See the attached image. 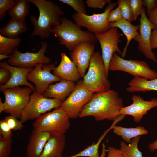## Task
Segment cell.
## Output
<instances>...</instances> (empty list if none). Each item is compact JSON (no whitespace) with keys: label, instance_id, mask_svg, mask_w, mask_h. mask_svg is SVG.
Returning <instances> with one entry per match:
<instances>
[{"label":"cell","instance_id":"obj_37","mask_svg":"<svg viewBox=\"0 0 157 157\" xmlns=\"http://www.w3.org/2000/svg\"><path fill=\"white\" fill-rule=\"evenodd\" d=\"M123 18L120 7L118 5L116 9L110 11L108 17V21L109 23H113L118 22Z\"/></svg>","mask_w":157,"mask_h":157},{"label":"cell","instance_id":"obj_8","mask_svg":"<svg viewBox=\"0 0 157 157\" xmlns=\"http://www.w3.org/2000/svg\"><path fill=\"white\" fill-rule=\"evenodd\" d=\"M117 4V3L108 4L104 12L92 15L75 13L72 15L74 23L81 27L86 28L94 34L101 33L109 29L108 17L110 11Z\"/></svg>","mask_w":157,"mask_h":157},{"label":"cell","instance_id":"obj_31","mask_svg":"<svg viewBox=\"0 0 157 157\" xmlns=\"http://www.w3.org/2000/svg\"><path fill=\"white\" fill-rule=\"evenodd\" d=\"M12 137H0V157H8L12 151Z\"/></svg>","mask_w":157,"mask_h":157},{"label":"cell","instance_id":"obj_44","mask_svg":"<svg viewBox=\"0 0 157 157\" xmlns=\"http://www.w3.org/2000/svg\"><path fill=\"white\" fill-rule=\"evenodd\" d=\"M148 147L151 152H153L157 150V138L155 141L150 144Z\"/></svg>","mask_w":157,"mask_h":157},{"label":"cell","instance_id":"obj_40","mask_svg":"<svg viewBox=\"0 0 157 157\" xmlns=\"http://www.w3.org/2000/svg\"><path fill=\"white\" fill-rule=\"evenodd\" d=\"M107 151V155L105 157H127L120 149H117L112 147L109 146Z\"/></svg>","mask_w":157,"mask_h":157},{"label":"cell","instance_id":"obj_22","mask_svg":"<svg viewBox=\"0 0 157 157\" xmlns=\"http://www.w3.org/2000/svg\"><path fill=\"white\" fill-rule=\"evenodd\" d=\"M109 26L110 28L113 27L119 28L126 37V43L121 54L122 57L124 58L131 41L132 39L134 40L139 34L138 31L139 28V25H133L131 22L123 18L117 22L109 23Z\"/></svg>","mask_w":157,"mask_h":157},{"label":"cell","instance_id":"obj_16","mask_svg":"<svg viewBox=\"0 0 157 157\" xmlns=\"http://www.w3.org/2000/svg\"><path fill=\"white\" fill-rule=\"evenodd\" d=\"M95 44L88 42L79 44L70 53L72 60L78 68L81 78L85 75L92 56L94 52Z\"/></svg>","mask_w":157,"mask_h":157},{"label":"cell","instance_id":"obj_18","mask_svg":"<svg viewBox=\"0 0 157 157\" xmlns=\"http://www.w3.org/2000/svg\"><path fill=\"white\" fill-rule=\"evenodd\" d=\"M60 56V63L54 69L53 74L62 79L78 81L81 77L77 67L65 52H61Z\"/></svg>","mask_w":157,"mask_h":157},{"label":"cell","instance_id":"obj_11","mask_svg":"<svg viewBox=\"0 0 157 157\" xmlns=\"http://www.w3.org/2000/svg\"><path fill=\"white\" fill-rule=\"evenodd\" d=\"M94 35L101 47V56L108 77L109 63L113 54L117 52L121 55L122 52L118 44L121 42L120 38L123 34L119 32L117 28L113 27L104 33Z\"/></svg>","mask_w":157,"mask_h":157},{"label":"cell","instance_id":"obj_19","mask_svg":"<svg viewBox=\"0 0 157 157\" xmlns=\"http://www.w3.org/2000/svg\"><path fill=\"white\" fill-rule=\"evenodd\" d=\"M51 135L33 129L26 147L27 157H40Z\"/></svg>","mask_w":157,"mask_h":157},{"label":"cell","instance_id":"obj_36","mask_svg":"<svg viewBox=\"0 0 157 157\" xmlns=\"http://www.w3.org/2000/svg\"><path fill=\"white\" fill-rule=\"evenodd\" d=\"M111 3L110 0H87L85 3L89 8L94 9H102L106 3Z\"/></svg>","mask_w":157,"mask_h":157},{"label":"cell","instance_id":"obj_30","mask_svg":"<svg viewBox=\"0 0 157 157\" xmlns=\"http://www.w3.org/2000/svg\"><path fill=\"white\" fill-rule=\"evenodd\" d=\"M117 3L120 7L123 18L131 22L133 21V15L130 0H118Z\"/></svg>","mask_w":157,"mask_h":157},{"label":"cell","instance_id":"obj_6","mask_svg":"<svg viewBox=\"0 0 157 157\" xmlns=\"http://www.w3.org/2000/svg\"><path fill=\"white\" fill-rule=\"evenodd\" d=\"M109 70L125 72L134 77L148 79L157 78V72L151 69L145 61L124 59L116 53L113 54L109 65Z\"/></svg>","mask_w":157,"mask_h":157},{"label":"cell","instance_id":"obj_2","mask_svg":"<svg viewBox=\"0 0 157 157\" xmlns=\"http://www.w3.org/2000/svg\"><path fill=\"white\" fill-rule=\"evenodd\" d=\"M38 8L39 15L37 19L32 16L30 20L34 26L31 37L38 36L42 39L50 37L51 31L54 26L61 23V17L64 12L57 4L52 1L46 0H28Z\"/></svg>","mask_w":157,"mask_h":157},{"label":"cell","instance_id":"obj_39","mask_svg":"<svg viewBox=\"0 0 157 157\" xmlns=\"http://www.w3.org/2000/svg\"><path fill=\"white\" fill-rule=\"evenodd\" d=\"M11 76V73L8 69L3 67L0 68V84L4 85L10 80Z\"/></svg>","mask_w":157,"mask_h":157},{"label":"cell","instance_id":"obj_26","mask_svg":"<svg viewBox=\"0 0 157 157\" xmlns=\"http://www.w3.org/2000/svg\"><path fill=\"white\" fill-rule=\"evenodd\" d=\"M117 123V121H113L110 127L104 132L96 143L92 144L76 154L69 156H63V157H100V156L99 154L98 150L101 143L108 132L113 129V127Z\"/></svg>","mask_w":157,"mask_h":157},{"label":"cell","instance_id":"obj_12","mask_svg":"<svg viewBox=\"0 0 157 157\" xmlns=\"http://www.w3.org/2000/svg\"><path fill=\"white\" fill-rule=\"evenodd\" d=\"M47 47V42H44L42 43L41 48L35 53H22L17 48L9 58L7 63L13 66L25 68H33L40 63L49 64L51 62V58L45 55Z\"/></svg>","mask_w":157,"mask_h":157},{"label":"cell","instance_id":"obj_10","mask_svg":"<svg viewBox=\"0 0 157 157\" xmlns=\"http://www.w3.org/2000/svg\"><path fill=\"white\" fill-rule=\"evenodd\" d=\"M93 94L84 85L82 81L77 82L75 89L60 107L68 114L70 118L79 117L84 106L91 99Z\"/></svg>","mask_w":157,"mask_h":157},{"label":"cell","instance_id":"obj_3","mask_svg":"<svg viewBox=\"0 0 157 157\" xmlns=\"http://www.w3.org/2000/svg\"><path fill=\"white\" fill-rule=\"evenodd\" d=\"M81 27L66 17L61 18L59 25L53 27L51 32L58 38L60 44L72 51L79 44L88 42L95 44L97 40L94 34L82 30Z\"/></svg>","mask_w":157,"mask_h":157},{"label":"cell","instance_id":"obj_32","mask_svg":"<svg viewBox=\"0 0 157 157\" xmlns=\"http://www.w3.org/2000/svg\"><path fill=\"white\" fill-rule=\"evenodd\" d=\"M59 1L71 7L76 13L86 14V10L83 0H59Z\"/></svg>","mask_w":157,"mask_h":157},{"label":"cell","instance_id":"obj_46","mask_svg":"<svg viewBox=\"0 0 157 157\" xmlns=\"http://www.w3.org/2000/svg\"><path fill=\"white\" fill-rule=\"evenodd\" d=\"M6 107L4 102L2 101L1 99L0 98V113L4 112L6 110Z\"/></svg>","mask_w":157,"mask_h":157},{"label":"cell","instance_id":"obj_41","mask_svg":"<svg viewBox=\"0 0 157 157\" xmlns=\"http://www.w3.org/2000/svg\"><path fill=\"white\" fill-rule=\"evenodd\" d=\"M155 0H142L143 6L147 9V15L149 17L151 11L156 8Z\"/></svg>","mask_w":157,"mask_h":157},{"label":"cell","instance_id":"obj_7","mask_svg":"<svg viewBox=\"0 0 157 157\" xmlns=\"http://www.w3.org/2000/svg\"><path fill=\"white\" fill-rule=\"evenodd\" d=\"M62 102L58 99L45 97L35 91L30 96L29 101L23 110L20 118L22 123L35 119L53 109L60 107Z\"/></svg>","mask_w":157,"mask_h":157},{"label":"cell","instance_id":"obj_4","mask_svg":"<svg viewBox=\"0 0 157 157\" xmlns=\"http://www.w3.org/2000/svg\"><path fill=\"white\" fill-rule=\"evenodd\" d=\"M108 78L101 55L98 51L94 52L88 71L83 77V85L93 93L109 90L110 84Z\"/></svg>","mask_w":157,"mask_h":157},{"label":"cell","instance_id":"obj_21","mask_svg":"<svg viewBox=\"0 0 157 157\" xmlns=\"http://www.w3.org/2000/svg\"><path fill=\"white\" fill-rule=\"evenodd\" d=\"M65 143V135H51L40 157H62Z\"/></svg>","mask_w":157,"mask_h":157},{"label":"cell","instance_id":"obj_17","mask_svg":"<svg viewBox=\"0 0 157 157\" xmlns=\"http://www.w3.org/2000/svg\"><path fill=\"white\" fill-rule=\"evenodd\" d=\"M0 66L8 69L11 73V76L9 81L6 84L0 85L1 92H3L4 90L8 88L24 85L30 87L33 91L35 90V86L29 83L27 79L28 74L33 68L14 66L9 65L5 61L1 62Z\"/></svg>","mask_w":157,"mask_h":157},{"label":"cell","instance_id":"obj_5","mask_svg":"<svg viewBox=\"0 0 157 157\" xmlns=\"http://www.w3.org/2000/svg\"><path fill=\"white\" fill-rule=\"evenodd\" d=\"M70 117L68 113L60 107L44 114L35 119L33 129L49 133L51 135H65L70 126Z\"/></svg>","mask_w":157,"mask_h":157},{"label":"cell","instance_id":"obj_1","mask_svg":"<svg viewBox=\"0 0 157 157\" xmlns=\"http://www.w3.org/2000/svg\"><path fill=\"white\" fill-rule=\"evenodd\" d=\"M123 107V100L118 93L109 90L94 94L83 107L79 117L92 116L97 121H114L121 115L120 110Z\"/></svg>","mask_w":157,"mask_h":157},{"label":"cell","instance_id":"obj_43","mask_svg":"<svg viewBox=\"0 0 157 157\" xmlns=\"http://www.w3.org/2000/svg\"><path fill=\"white\" fill-rule=\"evenodd\" d=\"M148 19L157 29V7L151 11L149 16Z\"/></svg>","mask_w":157,"mask_h":157},{"label":"cell","instance_id":"obj_25","mask_svg":"<svg viewBox=\"0 0 157 157\" xmlns=\"http://www.w3.org/2000/svg\"><path fill=\"white\" fill-rule=\"evenodd\" d=\"M113 132L121 136L126 142L130 144L131 140L136 137L146 135L148 131L143 127L139 126L135 128H127L115 126L113 128Z\"/></svg>","mask_w":157,"mask_h":157},{"label":"cell","instance_id":"obj_34","mask_svg":"<svg viewBox=\"0 0 157 157\" xmlns=\"http://www.w3.org/2000/svg\"><path fill=\"white\" fill-rule=\"evenodd\" d=\"M4 119L12 130H20L24 127L23 123L20 120L13 116L10 115L6 117Z\"/></svg>","mask_w":157,"mask_h":157},{"label":"cell","instance_id":"obj_14","mask_svg":"<svg viewBox=\"0 0 157 157\" xmlns=\"http://www.w3.org/2000/svg\"><path fill=\"white\" fill-rule=\"evenodd\" d=\"M140 19L139 33L134 39L138 42V48L146 57L157 63V59L151 47V30L157 29L146 16L145 9L142 7Z\"/></svg>","mask_w":157,"mask_h":157},{"label":"cell","instance_id":"obj_13","mask_svg":"<svg viewBox=\"0 0 157 157\" xmlns=\"http://www.w3.org/2000/svg\"><path fill=\"white\" fill-rule=\"evenodd\" d=\"M55 67L53 63L48 65L40 63L28 74L27 79L35 85V92L42 94L51 83L62 80L51 73V71Z\"/></svg>","mask_w":157,"mask_h":157},{"label":"cell","instance_id":"obj_23","mask_svg":"<svg viewBox=\"0 0 157 157\" xmlns=\"http://www.w3.org/2000/svg\"><path fill=\"white\" fill-rule=\"evenodd\" d=\"M128 85L126 90L129 92L157 91V78L150 80L140 77H134Z\"/></svg>","mask_w":157,"mask_h":157},{"label":"cell","instance_id":"obj_42","mask_svg":"<svg viewBox=\"0 0 157 157\" xmlns=\"http://www.w3.org/2000/svg\"><path fill=\"white\" fill-rule=\"evenodd\" d=\"M151 47L152 49L157 48V29H154L152 31Z\"/></svg>","mask_w":157,"mask_h":157},{"label":"cell","instance_id":"obj_15","mask_svg":"<svg viewBox=\"0 0 157 157\" xmlns=\"http://www.w3.org/2000/svg\"><path fill=\"white\" fill-rule=\"evenodd\" d=\"M131 99L133 103L129 106L122 107L120 110V114L132 116L134 121L137 123L141 121L148 111L157 107V99L155 98L151 99L150 101H147L140 96L134 95Z\"/></svg>","mask_w":157,"mask_h":157},{"label":"cell","instance_id":"obj_35","mask_svg":"<svg viewBox=\"0 0 157 157\" xmlns=\"http://www.w3.org/2000/svg\"><path fill=\"white\" fill-rule=\"evenodd\" d=\"M130 5L133 13V21H136L138 16L140 15L143 7L142 0H130Z\"/></svg>","mask_w":157,"mask_h":157},{"label":"cell","instance_id":"obj_20","mask_svg":"<svg viewBox=\"0 0 157 157\" xmlns=\"http://www.w3.org/2000/svg\"><path fill=\"white\" fill-rule=\"evenodd\" d=\"M76 85L73 82L62 79L58 83L50 85L42 94L46 97L55 99L62 102L74 90Z\"/></svg>","mask_w":157,"mask_h":157},{"label":"cell","instance_id":"obj_38","mask_svg":"<svg viewBox=\"0 0 157 157\" xmlns=\"http://www.w3.org/2000/svg\"><path fill=\"white\" fill-rule=\"evenodd\" d=\"M0 135L3 138L12 137V130L4 119L0 121Z\"/></svg>","mask_w":157,"mask_h":157},{"label":"cell","instance_id":"obj_24","mask_svg":"<svg viewBox=\"0 0 157 157\" xmlns=\"http://www.w3.org/2000/svg\"><path fill=\"white\" fill-rule=\"evenodd\" d=\"M28 29L25 20L11 19L6 25L0 29V35L6 37L15 38Z\"/></svg>","mask_w":157,"mask_h":157},{"label":"cell","instance_id":"obj_29","mask_svg":"<svg viewBox=\"0 0 157 157\" xmlns=\"http://www.w3.org/2000/svg\"><path fill=\"white\" fill-rule=\"evenodd\" d=\"M140 139V136L133 138L131 143L128 145L124 142L121 141L120 143V149L127 157H143L142 152L138 148V144Z\"/></svg>","mask_w":157,"mask_h":157},{"label":"cell","instance_id":"obj_45","mask_svg":"<svg viewBox=\"0 0 157 157\" xmlns=\"http://www.w3.org/2000/svg\"><path fill=\"white\" fill-rule=\"evenodd\" d=\"M102 152L100 157H105L106 156L107 150L106 149V146L104 143L102 144Z\"/></svg>","mask_w":157,"mask_h":157},{"label":"cell","instance_id":"obj_47","mask_svg":"<svg viewBox=\"0 0 157 157\" xmlns=\"http://www.w3.org/2000/svg\"><path fill=\"white\" fill-rule=\"evenodd\" d=\"M11 56V55H7L4 54H0V60H2L6 58H9Z\"/></svg>","mask_w":157,"mask_h":157},{"label":"cell","instance_id":"obj_27","mask_svg":"<svg viewBox=\"0 0 157 157\" xmlns=\"http://www.w3.org/2000/svg\"><path fill=\"white\" fill-rule=\"evenodd\" d=\"M28 0H17L15 5L8 11L11 19L21 21L25 20L29 12L30 5Z\"/></svg>","mask_w":157,"mask_h":157},{"label":"cell","instance_id":"obj_33","mask_svg":"<svg viewBox=\"0 0 157 157\" xmlns=\"http://www.w3.org/2000/svg\"><path fill=\"white\" fill-rule=\"evenodd\" d=\"M17 0H0V20L2 21L6 15V11L9 10L16 4Z\"/></svg>","mask_w":157,"mask_h":157},{"label":"cell","instance_id":"obj_48","mask_svg":"<svg viewBox=\"0 0 157 157\" xmlns=\"http://www.w3.org/2000/svg\"><path fill=\"white\" fill-rule=\"evenodd\" d=\"M156 8H157V0H156Z\"/></svg>","mask_w":157,"mask_h":157},{"label":"cell","instance_id":"obj_9","mask_svg":"<svg viewBox=\"0 0 157 157\" xmlns=\"http://www.w3.org/2000/svg\"><path fill=\"white\" fill-rule=\"evenodd\" d=\"M33 90L28 87L9 88L3 92L6 108L4 112L17 118H20L28 102Z\"/></svg>","mask_w":157,"mask_h":157},{"label":"cell","instance_id":"obj_28","mask_svg":"<svg viewBox=\"0 0 157 157\" xmlns=\"http://www.w3.org/2000/svg\"><path fill=\"white\" fill-rule=\"evenodd\" d=\"M21 41L19 37L10 38L0 35V54L11 55Z\"/></svg>","mask_w":157,"mask_h":157}]
</instances>
